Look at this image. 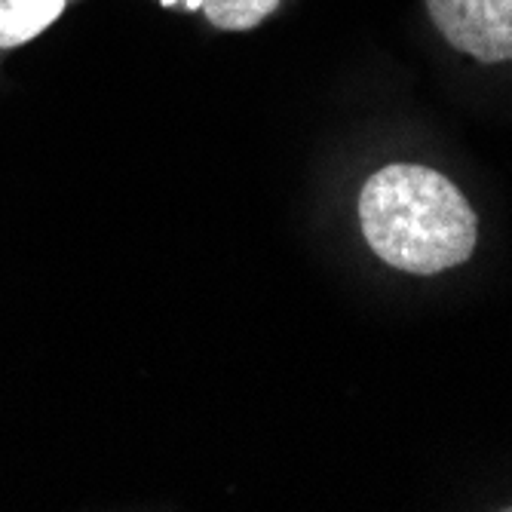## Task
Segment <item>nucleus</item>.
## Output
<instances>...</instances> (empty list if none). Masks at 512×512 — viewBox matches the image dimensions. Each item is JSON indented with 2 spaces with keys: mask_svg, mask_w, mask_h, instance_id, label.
<instances>
[{
  "mask_svg": "<svg viewBox=\"0 0 512 512\" xmlns=\"http://www.w3.org/2000/svg\"><path fill=\"white\" fill-rule=\"evenodd\" d=\"M359 227L387 267L436 276L467 264L479 243V215L457 184L424 163H390L359 191Z\"/></svg>",
  "mask_w": 512,
  "mask_h": 512,
  "instance_id": "f257e3e1",
  "label": "nucleus"
},
{
  "mask_svg": "<svg viewBox=\"0 0 512 512\" xmlns=\"http://www.w3.org/2000/svg\"><path fill=\"white\" fill-rule=\"evenodd\" d=\"M451 50L482 65L512 62V0H424Z\"/></svg>",
  "mask_w": 512,
  "mask_h": 512,
  "instance_id": "f03ea898",
  "label": "nucleus"
},
{
  "mask_svg": "<svg viewBox=\"0 0 512 512\" xmlns=\"http://www.w3.org/2000/svg\"><path fill=\"white\" fill-rule=\"evenodd\" d=\"M65 0H0V50H13L50 28Z\"/></svg>",
  "mask_w": 512,
  "mask_h": 512,
  "instance_id": "7ed1b4c3",
  "label": "nucleus"
},
{
  "mask_svg": "<svg viewBox=\"0 0 512 512\" xmlns=\"http://www.w3.org/2000/svg\"><path fill=\"white\" fill-rule=\"evenodd\" d=\"M279 0H203L206 19L221 31H249L261 25Z\"/></svg>",
  "mask_w": 512,
  "mask_h": 512,
  "instance_id": "20e7f679",
  "label": "nucleus"
},
{
  "mask_svg": "<svg viewBox=\"0 0 512 512\" xmlns=\"http://www.w3.org/2000/svg\"><path fill=\"white\" fill-rule=\"evenodd\" d=\"M163 7H175V4H188L191 10H197V7H203V0H160Z\"/></svg>",
  "mask_w": 512,
  "mask_h": 512,
  "instance_id": "39448f33",
  "label": "nucleus"
}]
</instances>
